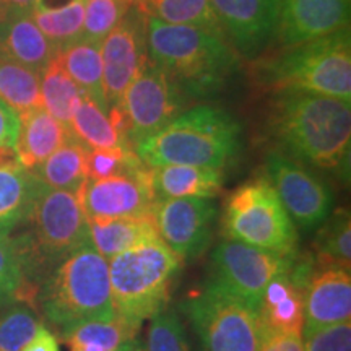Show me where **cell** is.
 I'll list each match as a JSON object with an SVG mask.
<instances>
[{"mask_svg":"<svg viewBox=\"0 0 351 351\" xmlns=\"http://www.w3.org/2000/svg\"><path fill=\"white\" fill-rule=\"evenodd\" d=\"M271 134L293 160L337 169L350 158L351 101L311 93H278L270 103Z\"/></svg>","mask_w":351,"mask_h":351,"instance_id":"obj_1","label":"cell"},{"mask_svg":"<svg viewBox=\"0 0 351 351\" xmlns=\"http://www.w3.org/2000/svg\"><path fill=\"white\" fill-rule=\"evenodd\" d=\"M143 19L148 59L186 93L212 91L239 69L241 57L221 33Z\"/></svg>","mask_w":351,"mask_h":351,"instance_id":"obj_2","label":"cell"},{"mask_svg":"<svg viewBox=\"0 0 351 351\" xmlns=\"http://www.w3.org/2000/svg\"><path fill=\"white\" fill-rule=\"evenodd\" d=\"M16 236H10L23 271L25 291L44 282L70 254L90 244L88 218L75 192L41 187ZM39 288V287H38Z\"/></svg>","mask_w":351,"mask_h":351,"instance_id":"obj_3","label":"cell"},{"mask_svg":"<svg viewBox=\"0 0 351 351\" xmlns=\"http://www.w3.org/2000/svg\"><path fill=\"white\" fill-rule=\"evenodd\" d=\"M239 145L238 121L225 109L202 104L142 140L135 152L148 168L178 165L223 169L238 155Z\"/></svg>","mask_w":351,"mask_h":351,"instance_id":"obj_4","label":"cell"},{"mask_svg":"<svg viewBox=\"0 0 351 351\" xmlns=\"http://www.w3.org/2000/svg\"><path fill=\"white\" fill-rule=\"evenodd\" d=\"M254 62L257 83L274 95L311 93L351 101L350 28Z\"/></svg>","mask_w":351,"mask_h":351,"instance_id":"obj_5","label":"cell"},{"mask_svg":"<svg viewBox=\"0 0 351 351\" xmlns=\"http://www.w3.org/2000/svg\"><path fill=\"white\" fill-rule=\"evenodd\" d=\"M36 298L44 317L62 333L116 315L108 261L90 244L60 262L39 285Z\"/></svg>","mask_w":351,"mask_h":351,"instance_id":"obj_6","label":"cell"},{"mask_svg":"<svg viewBox=\"0 0 351 351\" xmlns=\"http://www.w3.org/2000/svg\"><path fill=\"white\" fill-rule=\"evenodd\" d=\"M108 267L114 313L140 327L165 311L181 258L158 238L116 254Z\"/></svg>","mask_w":351,"mask_h":351,"instance_id":"obj_7","label":"cell"},{"mask_svg":"<svg viewBox=\"0 0 351 351\" xmlns=\"http://www.w3.org/2000/svg\"><path fill=\"white\" fill-rule=\"evenodd\" d=\"M228 239L278 254L296 249V228L267 179L245 182L231 192L221 219Z\"/></svg>","mask_w":351,"mask_h":351,"instance_id":"obj_8","label":"cell"},{"mask_svg":"<svg viewBox=\"0 0 351 351\" xmlns=\"http://www.w3.org/2000/svg\"><path fill=\"white\" fill-rule=\"evenodd\" d=\"M182 309L202 351H258L262 327L257 309L207 283L184 301Z\"/></svg>","mask_w":351,"mask_h":351,"instance_id":"obj_9","label":"cell"},{"mask_svg":"<svg viewBox=\"0 0 351 351\" xmlns=\"http://www.w3.org/2000/svg\"><path fill=\"white\" fill-rule=\"evenodd\" d=\"M295 252L278 254L226 239L212 254L210 283L258 309L265 289L291 262Z\"/></svg>","mask_w":351,"mask_h":351,"instance_id":"obj_10","label":"cell"},{"mask_svg":"<svg viewBox=\"0 0 351 351\" xmlns=\"http://www.w3.org/2000/svg\"><path fill=\"white\" fill-rule=\"evenodd\" d=\"M184 93L186 91L150 59L145 62L117 104L124 116L127 140L132 147H137L182 112Z\"/></svg>","mask_w":351,"mask_h":351,"instance_id":"obj_11","label":"cell"},{"mask_svg":"<svg viewBox=\"0 0 351 351\" xmlns=\"http://www.w3.org/2000/svg\"><path fill=\"white\" fill-rule=\"evenodd\" d=\"M267 181L278 195L291 221L302 230H314L333 212V194L306 165L274 153L265 163Z\"/></svg>","mask_w":351,"mask_h":351,"instance_id":"obj_12","label":"cell"},{"mask_svg":"<svg viewBox=\"0 0 351 351\" xmlns=\"http://www.w3.org/2000/svg\"><path fill=\"white\" fill-rule=\"evenodd\" d=\"M217 213L213 199H156L152 208L158 236L179 258L197 257L208 247Z\"/></svg>","mask_w":351,"mask_h":351,"instance_id":"obj_13","label":"cell"},{"mask_svg":"<svg viewBox=\"0 0 351 351\" xmlns=\"http://www.w3.org/2000/svg\"><path fill=\"white\" fill-rule=\"evenodd\" d=\"M77 197L86 218L145 217L156 202L148 166L112 178L86 179Z\"/></svg>","mask_w":351,"mask_h":351,"instance_id":"obj_14","label":"cell"},{"mask_svg":"<svg viewBox=\"0 0 351 351\" xmlns=\"http://www.w3.org/2000/svg\"><path fill=\"white\" fill-rule=\"evenodd\" d=\"M101 59L104 98L109 108L117 106L127 86L148 60L145 19L137 7H132L119 25L101 41Z\"/></svg>","mask_w":351,"mask_h":351,"instance_id":"obj_15","label":"cell"},{"mask_svg":"<svg viewBox=\"0 0 351 351\" xmlns=\"http://www.w3.org/2000/svg\"><path fill=\"white\" fill-rule=\"evenodd\" d=\"M351 0H275V41L295 47L350 28Z\"/></svg>","mask_w":351,"mask_h":351,"instance_id":"obj_16","label":"cell"},{"mask_svg":"<svg viewBox=\"0 0 351 351\" xmlns=\"http://www.w3.org/2000/svg\"><path fill=\"white\" fill-rule=\"evenodd\" d=\"M219 28L245 60L262 57L275 38V0H210Z\"/></svg>","mask_w":351,"mask_h":351,"instance_id":"obj_17","label":"cell"},{"mask_svg":"<svg viewBox=\"0 0 351 351\" xmlns=\"http://www.w3.org/2000/svg\"><path fill=\"white\" fill-rule=\"evenodd\" d=\"M314 271V262L298 258L291 262L263 293L258 304L262 337L269 333L295 332L302 335L304 326V291Z\"/></svg>","mask_w":351,"mask_h":351,"instance_id":"obj_18","label":"cell"},{"mask_svg":"<svg viewBox=\"0 0 351 351\" xmlns=\"http://www.w3.org/2000/svg\"><path fill=\"white\" fill-rule=\"evenodd\" d=\"M351 319V275L348 269L315 265L304 291L302 335Z\"/></svg>","mask_w":351,"mask_h":351,"instance_id":"obj_19","label":"cell"},{"mask_svg":"<svg viewBox=\"0 0 351 351\" xmlns=\"http://www.w3.org/2000/svg\"><path fill=\"white\" fill-rule=\"evenodd\" d=\"M56 47L34 23L32 12H8L0 21V56L41 70L54 59Z\"/></svg>","mask_w":351,"mask_h":351,"instance_id":"obj_20","label":"cell"},{"mask_svg":"<svg viewBox=\"0 0 351 351\" xmlns=\"http://www.w3.org/2000/svg\"><path fill=\"white\" fill-rule=\"evenodd\" d=\"M19 135L13 148L21 168L28 171L36 169L72 135L67 125L52 117L44 108L19 114Z\"/></svg>","mask_w":351,"mask_h":351,"instance_id":"obj_21","label":"cell"},{"mask_svg":"<svg viewBox=\"0 0 351 351\" xmlns=\"http://www.w3.org/2000/svg\"><path fill=\"white\" fill-rule=\"evenodd\" d=\"M70 130L90 150L132 147L127 140L124 116L119 106H111L106 111L88 95H83L78 101L70 119Z\"/></svg>","mask_w":351,"mask_h":351,"instance_id":"obj_22","label":"cell"},{"mask_svg":"<svg viewBox=\"0 0 351 351\" xmlns=\"http://www.w3.org/2000/svg\"><path fill=\"white\" fill-rule=\"evenodd\" d=\"M150 169L156 199H215L225 184L223 169L178 165Z\"/></svg>","mask_w":351,"mask_h":351,"instance_id":"obj_23","label":"cell"},{"mask_svg":"<svg viewBox=\"0 0 351 351\" xmlns=\"http://www.w3.org/2000/svg\"><path fill=\"white\" fill-rule=\"evenodd\" d=\"M90 245L106 261L145 241L158 239L152 213L145 217L88 218Z\"/></svg>","mask_w":351,"mask_h":351,"instance_id":"obj_24","label":"cell"},{"mask_svg":"<svg viewBox=\"0 0 351 351\" xmlns=\"http://www.w3.org/2000/svg\"><path fill=\"white\" fill-rule=\"evenodd\" d=\"M54 59L67 72V75L82 88L83 93L109 111L106 98H104L101 44L78 38L75 41L56 47Z\"/></svg>","mask_w":351,"mask_h":351,"instance_id":"obj_25","label":"cell"},{"mask_svg":"<svg viewBox=\"0 0 351 351\" xmlns=\"http://www.w3.org/2000/svg\"><path fill=\"white\" fill-rule=\"evenodd\" d=\"M88 153L90 148L72 134L62 147L57 148L32 173L44 187L77 194L88 179Z\"/></svg>","mask_w":351,"mask_h":351,"instance_id":"obj_26","label":"cell"},{"mask_svg":"<svg viewBox=\"0 0 351 351\" xmlns=\"http://www.w3.org/2000/svg\"><path fill=\"white\" fill-rule=\"evenodd\" d=\"M41 187L32 171L0 169V236H10L19 230Z\"/></svg>","mask_w":351,"mask_h":351,"instance_id":"obj_27","label":"cell"},{"mask_svg":"<svg viewBox=\"0 0 351 351\" xmlns=\"http://www.w3.org/2000/svg\"><path fill=\"white\" fill-rule=\"evenodd\" d=\"M0 99L16 114L43 108L39 72L0 56Z\"/></svg>","mask_w":351,"mask_h":351,"instance_id":"obj_28","label":"cell"},{"mask_svg":"<svg viewBox=\"0 0 351 351\" xmlns=\"http://www.w3.org/2000/svg\"><path fill=\"white\" fill-rule=\"evenodd\" d=\"M41 80V106L70 129V119L78 101L85 95L82 88L67 75L56 59H52L39 73Z\"/></svg>","mask_w":351,"mask_h":351,"instance_id":"obj_29","label":"cell"},{"mask_svg":"<svg viewBox=\"0 0 351 351\" xmlns=\"http://www.w3.org/2000/svg\"><path fill=\"white\" fill-rule=\"evenodd\" d=\"M34 23L54 47L82 38L85 7L83 0H67L60 5L36 3L32 10Z\"/></svg>","mask_w":351,"mask_h":351,"instance_id":"obj_30","label":"cell"},{"mask_svg":"<svg viewBox=\"0 0 351 351\" xmlns=\"http://www.w3.org/2000/svg\"><path fill=\"white\" fill-rule=\"evenodd\" d=\"M315 239V265H335L350 270L351 265V219L348 210L330 213L319 226Z\"/></svg>","mask_w":351,"mask_h":351,"instance_id":"obj_31","label":"cell"},{"mask_svg":"<svg viewBox=\"0 0 351 351\" xmlns=\"http://www.w3.org/2000/svg\"><path fill=\"white\" fill-rule=\"evenodd\" d=\"M138 10L163 23L200 26L223 34L210 0H150Z\"/></svg>","mask_w":351,"mask_h":351,"instance_id":"obj_32","label":"cell"},{"mask_svg":"<svg viewBox=\"0 0 351 351\" xmlns=\"http://www.w3.org/2000/svg\"><path fill=\"white\" fill-rule=\"evenodd\" d=\"M83 7L85 19L82 38L101 44L125 13L135 7V0H83Z\"/></svg>","mask_w":351,"mask_h":351,"instance_id":"obj_33","label":"cell"},{"mask_svg":"<svg viewBox=\"0 0 351 351\" xmlns=\"http://www.w3.org/2000/svg\"><path fill=\"white\" fill-rule=\"evenodd\" d=\"M41 320L26 306H15L0 315V351H21L41 327Z\"/></svg>","mask_w":351,"mask_h":351,"instance_id":"obj_34","label":"cell"},{"mask_svg":"<svg viewBox=\"0 0 351 351\" xmlns=\"http://www.w3.org/2000/svg\"><path fill=\"white\" fill-rule=\"evenodd\" d=\"M147 166L132 147L96 148L88 153V179H104Z\"/></svg>","mask_w":351,"mask_h":351,"instance_id":"obj_35","label":"cell"},{"mask_svg":"<svg viewBox=\"0 0 351 351\" xmlns=\"http://www.w3.org/2000/svg\"><path fill=\"white\" fill-rule=\"evenodd\" d=\"M143 351H192L181 319L166 311L156 314L152 319Z\"/></svg>","mask_w":351,"mask_h":351,"instance_id":"obj_36","label":"cell"},{"mask_svg":"<svg viewBox=\"0 0 351 351\" xmlns=\"http://www.w3.org/2000/svg\"><path fill=\"white\" fill-rule=\"evenodd\" d=\"M25 282L10 236H0V306L23 298Z\"/></svg>","mask_w":351,"mask_h":351,"instance_id":"obj_37","label":"cell"},{"mask_svg":"<svg viewBox=\"0 0 351 351\" xmlns=\"http://www.w3.org/2000/svg\"><path fill=\"white\" fill-rule=\"evenodd\" d=\"M304 351H351V322H340L302 335Z\"/></svg>","mask_w":351,"mask_h":351,"instance_id":"obj_38","label":"cell"},{"mask_svg":"<svg viewBox=\"0 0 351 351\" xmlns=\"http://www.w3.org/2000/svg\"><path fill=\"white\" fill-rule=\"evenodd\" d=\"M301 333H269L262 337L258 351H304Z\"/></svg>","mask_w":351,"mask_h":351,"instance_id":"obj_39","label":"cell"},{"mask_svg":"<svg viewBox=\"0 0 351 351\" xmlns=\"http://www.w3.org/2000/svg\"><path fill=\"white\" fill-rule=\"evenodd\" d=\"M19 125V114L0 99V145H8V147L15 145Z\"/></svg>","mask_w":351,"mask_h":351,"instance_id":"obj_40","label":"cell"},{"mask_svg":"<svg viewBox=\"0 0 351 351\" xmlns=\"http://www.w3.org/2000/svg\"><path fill=\"white\" fill-rule=\"evenodd\" d=\"M21 351H59V341L49 328L41 326L32 341Z\"/></svg>","mask_w":351,"mask_h":351,"instance_id":"obj_41","label":"cell"},{"mask_svg":"<svg viewBox=\"0 0 351 351\" xmlns=\"http://www.w3.org/2000/svg\"><path fill=\"white\" fill-rule=\"evenodd\" d=\"M21 168L19 156L13 147L8 145H0V169H16Z\"/></svg>","mask_w":351,"mask_h":351,"instance_id":"obj_42","label":"cell"},{"mask_svg":"<svg viewBox=\"0 0 351 351\" xmlns=\"http://www.w3.org/2000/svg\"><path fill=\"white\" fill-rule=\"evenodd\" d=\"M8 12H32L38 0H3Z\"/></svg>","mask_w":351,"mask_h":351,"instance_id":"obj_43","label":"cell"},{"mask_svg":"<svg viewBox=\"0 0 351 351\" xmlns=\"http://www.w3.org/2000/svg\"><path fill=\"white\" fill-rule=\"evenodd\" d=\"M117 351H143L142 346H140V343L137 340H129L125 341L124 345H121L119 348H117Z\"/></svg>","mask_w":351,"mask_h":351,"instance_id":"obj_44","label":"cell"},{"mask_svg":"<svg viewBox=\"0 0 351 351\" xmlns=\"http://www.w3.org/2000/svg\"><path fill=\"white\" fill-rule=\"evenodd\" d=\"M7 13H8V10H7V7H5V2H3V0H0V21L5 19Z\"/></svg>","mask_w":351,"mask_h":351,"instance_id":"obj_45","label":"cell"},{"mask_svg":"<svg viewBox=\"0 0 351 351\" xmlns=\"http://www.w3.org/2000/svg\"><path fill=\"white\" fill-rule=\"evenodd\" d=\"M148 2H150V0H135V7L142 8L145 3H148Z\"/></svg>","mask_w":351,"mask_h":351,"instance_id":"obj_46","label":"cell"}]
</instances>
